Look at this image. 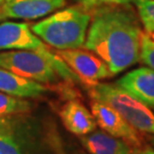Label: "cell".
I'll return each instance as SVG.
<instances>
[{
    "mask_svg": "<svg viewBox=\"0 0 154 154\" xmlns=\"http://www.w3.org/2000/svg\"><path fill=\"white\" fill-rule=\"evenodd\" d=\"M93 11L83 48L98 56L112 75L139 62L143 32L135 13L127 5Z\"/></svg>",
    "mask_w": 154,
    "mask_h": 154,
    "instance_id": "1",
    "label": "cell"
},
{
    "mask_svg": "<svg viewBox=\"0 0 154 154\" xmlns=\"http://www.w3.org/2000/svg\"><path fill=\"white\" fill-rule=\"evenodd\" d=\"M90 11L82 6H72L54 11L50 16L31 26L32 32L56 50L82 48L89 24Z\"/></svg>",
    "mask_w": 154,
    "mask_h": 154,
    "instance_id": "2",
    "label": "cell"
},
{
    "mask_svg": "<svg viewBox=\"0 0 154 154\" xmlns=\"http://www.w3.org/2000/svg\"><path fill=\"white\" fill-rule=\"evenodd\" d=\"M0 67L42 85L56 82L58 77L66 81H79L71 69L55 54L34 50L0 51Z\"/></svg>",
    "mask_w": 154,
    "mask_h": 154,
    "instance_id": "3",
    "label": "cell"
},
{
    "mask_svg": "<svg viewBox=\"0 0 154 154\" xmlns=\"http://www.w3.org/2000/svg\"><path fill=\"white\" fill-rule=\"evenodd\" d=\"M94 100L111 106L137 131L154 135V112L113 83L97 82L87 87Z\"/></svg>",
    "mask_w": 154,
    "mask_h": 154,
    "instance_id": "4",
    "label": "cell"
},
{
    "mask_svg": "<svg viewBox=\"0 0 154 154\" xmlns=\"http://www.w3.org/2000/svg\"><path fill=\"white\" fill-rule=\"evenodd\" d=\"M55 54L71 69L79 81L85 83L86 87L112 77L107 65L98 56L87 49L56 50Z\"/></svg>",
    "mask_w": 154,
    "mask_h": 154,
    "instance_id": "5",
    "label": "cell"
},
{
    "mask_svg": "<svg viewBox=\"0 0 154 154\" xmlns=\"http://www.w3.org/2000/svg\"><path fill=\"white\" fill-rule=\"evenodd\" d=\"M91 113L95 121L103 131L107 132L111 136L120 138L135 149L143 146V139L139 131L122 118L114 109L104 104L102 102L93 100L91 103Z\"/></svg>",
    "mask_w": 154,
    "mask_h": 154,
    "instance_id": "6",
    "label": "cell"
},
{
    "mask_svg": "<svg viewBox=\"0 0 154 154\" xmlns=\"http://www.w3.org/2000/svg\"><path fill=\"white\" fill-rule=\"evenodd\" d=\"M0 50H34L48 53L50 49L32 32L28 23L8 21L0 24Z\"/></svg>",
    "mask_w": 154,
    "mask_h": 154,
    "instance_id": "7",
    "label": "cell"
},
{
    "mask_svg": "<svg viewBox=\"0 0 154 154\" xmlns=\"http://www.w3.org/2000/svg\"><path fill=\"white\" fill-rule=\"evenodd\" d=\"M66 0H2L0 17L14 20H37L61 9Z\"/></svg>",
    "mask_w": 154,
    "mask_h": 154,
    "instance_id": "8",
    "label": "cell"
},
{
    "mask_svg": "<svg viewBox=\"0 0 154 154\" xmlns=\"http://www.w3.org/2000/svg\"><path fill=\"white\" fill-rule=\"evenodd\" d=\"M116 85L149 107L154 106V70L149 66L138 67L126 73Z\"/></svg>",
    "mask_w": 154,
    "mask_h": 154,
    "instance_id": "9",
    "label": "cell"
},
{
    "mask_svg": "<svg viewBox=\"0 0 154 154\" xmlns=\"http://www.w3.org/2000/svg\"><path fill=\"white\" fill-rule=\"evenodd\" d=\"M60 118L67 131L75 136H85L96 130L97 123L93 113L78 100L69 99L60 110Z\"/></svg>",
    "mask_w": 154,
    "mask_h": 154,
    "instance_id": "10",
    "label": "cell"
},
{
    "mask_svg": "<svg viewBox=\"0 0 154 154\" xmlns=\"http://www.w3.org/2000/svg\"><path fill=\"white\" fill-rule=\"evenodd\" d=\"M48 90L42 83L17 75L0 67V91L20 98H37Z\"/></svg>",
    "mask_w": 154,
    "mask_h": 154,
    "instance_id": "11",
    "label": "cell"
},
{
    "mask_svg": "<svg viewBox=\"0 0 154 154\" xmlns=\"http://www.w3.org/2000/svg\"><path fill=\"white\" fill-rule=\"evenodd\" d=\"M81 143L90 154H132L135 151L127 142L103 130L81 136Z\"/></svg>",
    "mask_w": 154,
    "mask_h": 154,
    "instance_id": "12",
    "label": "cell"
},
{
    "mask_svg": "<svg viewBox=\"0 0 154 154\" xmlns=\"http://www.w3.org/2000/svg\"><path fill=\"white\" fill-rule=\"evenodd\" d=\"M31 110L32 104L29 100L0 91V118L7 119L13 116L25 114Z\"/></svg>",
    "mask_w": 154,
    "mask_h": 154,
    "instance_id": "13",
    "label": "cell"
},
{
    "mask_svg": "<svg viewBox=\"0 0 154 154\" xmlns=\"http://www.w3.org/2000/svg\"><path fill=\"white\" fill-rule=\"evenodd\" d=\"M145 33L154 41V0H134Z\"/></svg>",
    "mask_w": 154,
    "mask_h": 154,
    "instance_id": "14",
    "label": "cell"
},
{
    "mask_svg": "<svg viewBox=\"0 0 154 154\" xmlns=\"http://www.w3.org/2000/svg\"><path fill=\"white\" fill-rule=\"evenodd\" d=\"M139 62L154 70V41L146 33L142 34L140 39V55Z\"/></svg>",
    "mask_w": 154,
    "mask_h": 154,
    "instance_id": "15",
    "label": "cell"
},
{
    "mask_svg": "<svg viewBox=\"0 0 154 154\" xmlns=\"http://www.w3.org/2000/svg\"><path fill=\"white\" fill-rule=\"evenodd\" d=\"M0 154H23L13 131H0Z\"/></svg>",
    "mask_w": 154,
    "mask_h": 154,
    "instance_id": "16",
    "label": "cell"
},
{
    "mask_svg": "<svg viewBox=\"0 0 154 154\" xmlns=\"http://www.w3.org/2000/svg\"><path fill=\"white\" fill-rule=\"evenodd\" d=\"M83 8L93 11L104 6H125L134 2V0H78Z\"/></svg>",
    "mask_w": 154,
    "mask_h": 154,
    "instance_id": "17",
    "label": "cell"
},
{
    "mask_svg": "<svg viewBox=\"0 0 154 154\" xmlns=\"http://www.w3.org/2000/svg\"><path fill=\"white\" fill-rule=\"evenodd\" d=\"M48 138H49L50 146L53 147V149L55 151L56 154H67L65 152L64 147H63V145H62V142L61 139H60V137H58V135H57V132L51 130L48 134Z\"/></svg>",
    "mask_w": 154,
    "mask_h": 154,
    "instance_id": "18",
    "label": "cell"
},
{
    "mask_svg": "<svg viewBox=\"0 0 154 154\" xmlns=\"http://www.w3.org/2000/svg\"><path fill=\"white\" fill-rule=\"evenodd\" d=\"M0 131H13L8 119H2V118H0Z\"/></svg>",
    "mask_w": 154,
    "mask_h": 154,
    "instance_id": "19",
    "label": "cell"
},
{
    "mask_svg": "<svg viewBox=\"0 0 154 154\" xmlns=\"http://www.w3.org/2000/svg\"><path fill=\"white\" fill-rule=\"evenodd\" d=\"M132 154H154V149L149 146H142L140 149H135Z\"/></svg>",
    "mask_w": 154,
    "mask_h": 154,
    "instance_id": "20",
    "label": "cell"
},
{
    "mask_svg": "<svg viewBox=\"0 0 154 154\" xmlns=\"http://www.w3.org/2000/svg\"><path fill=\"white\" fill-rule=\"evenodd\" d=\"M151 143H152V145H153V146H154V137L151 138Z\"/></svg>",
    "mask_w": 154,
    "mask_h": 154,
    "instance_id": "21",
    "label": "cell"
},
{
    "mask_svg": "<svg viewBox=\"0 0 154 154\" xmlns=\"http://www.w3.org/2000/svg\"><path fill=\"white\" fill-rule=\"evenodd\" d=\"M151 109H152V110H153V112H154V106H152V107H151Z\"/></svg>",
    "mask_w": 154,
    "mask_h": 154,
    "instance_id": "22",
    "label": "cell"
},
{
    "mask_svg": "<svg viewBox=\"0 0 154 154\" xmlns=\"http://www.w3.org/2000/svg\"><path fill=\"white\" fill-rule=\"evenodd\" d=\"M1 2H2V0H0V4H1Z\"/></svg>",
    "mask_w": 154,
    "mask_h": 154,
    "instance_id": "23",
    "label": "cell"
},
{
    "mask_svg": "<svg viewBox=\"0 0 154 154\" xmlns=\"http://www.w3.org/2000/svg\"><path fill=\"white\" fill-rule=\"evenodd\" d=\"M0 21H1V17H0Z\"/></svg>",
    "mask_w": 154,
    "mask_h": 154,
    "instance_id": "24",
    "label": "cell"
}]
</instances>
